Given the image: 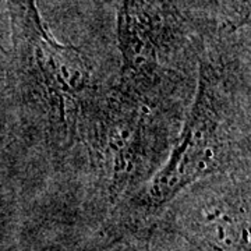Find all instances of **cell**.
<instances>
[{
	"label": "cell",
	"mask_w": 251,
	"mask_h": 251,
	"mask_svg": "<svg viewBox=\"0 0 251 251\" xmlns=\"http://www.w3.org/2000/svg\"><path fill=\"white\" fill-rule=\"evenodd\" d=\"M198 88L169 159L119 202L109 229L123 236L144 232L197 181L233 175L249 165V82L218 44L198 41Z\"/></svg>",
	"instance_id": "obj_1"
},
{
	"label": "cell",
	"mask_w": 251,
	"mask_h": 251,
	"mask_svg": "<svg viewBox=\"0 0 251 251\" xmlns=\"http://www.w3.org/2000/svg\"><path fill=\"white\" fill-rule=\"evenodd\" d=\"M11 31V78L23 106L54 153L78 141L85 106L98 90L80 49L60 44L35 0H6Z\"/></svg>",
	"instance_id": "obj_2"
},
{
	"label": "cell",
	"mask_w": 251,
	"mask_h": 251,
	"mask_svg": "<svg viewBox=\"0 0 251 251\" xmlns=\"http://www.w3.org/2000/svg\"><path fill=\"white\" fill-rule=\"evenodd\" d=\"M117 38L119 84L141 94L180 98L184 60L200 36L173 0H122Z\"/></svg>",
	"instance_id": "obj_4"
},
{
	"label": "cell",
	"mask_w": 251,
	"mask_h": 251,
	"mask_svg": "<svg viewBox=\"0 0 251 251\" xmlns=\"http://www.w3.org/2000/svg\"><path fill=\"white\" fill-rule=\"evenodd\" d=\"M180 99L147 95L115 84L97 90L81 119L78 141L117 205L155 173L169 150Z\"/></svg>",
	"instance_id": "obj_3"
},
{
	"label": "cell",
	"mask_w": 251,
	"mask_h": 251,
	"mask_svg": "<svg viewBox=\"0 0 251 251\" xmlns=\"http://www.w3.org/2000/svg\"><path fill=\"white\" fill-rule=\"evenodd\" d=\"M194 188L176 211V227L198 250L250 251L249 190L233 175Z\"/></svg>",
	"instance_id": "obj_5"
},
{
	"label": "cell",
	"mask_w": 251,
	"mask_h": 251,
	"mask_svg": "<svg viewBox=\"0 0 251 251\" xmlns=\"http://www.w3.org/2000/svg\"><path fill=\"white\" fill-rule=\"evenodd\" d=\"M4 54H6V52H4L3 46L0 45V62H1V60H4V59H3V57H4Z\"/></svg>",
	"instance_id": "obj_6"
}]
</instances>
